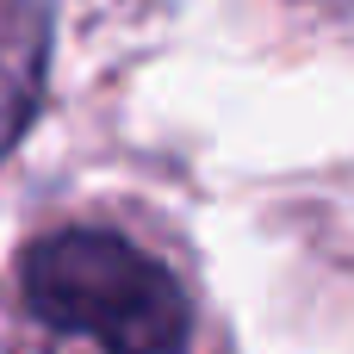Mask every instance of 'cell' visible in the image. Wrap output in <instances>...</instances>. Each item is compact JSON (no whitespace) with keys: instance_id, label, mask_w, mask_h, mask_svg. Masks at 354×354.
<instances>
[{"instance_id":"obj_1","label":"cell","mask_w":354,"mask_h":354,"mask_svg":"<svg viewBox=\"0 0 354 354\" xmlns=\"http://www.w3.org/2000/svg\"><path fill=\"white\" fill-rule=\"evenodd\" d=\"M25 305L106 354H180L193 336V305L180 280L112 230H56L19 261Z\"/></svg>"},{"instance_id":"obj_2","label":"cell","mask_w":354,"mask_h":354,"mask_svg":"<svg viewBox=\"0 0 354 354\" xmlns=\"http://www.w3.org/2000/svg\"><path fill=\"white\" fill-rule=\"evenodd\" d=\"M50 75V19L37 0H0V156L31 131Z\"/></svg>"}]
</instances>
